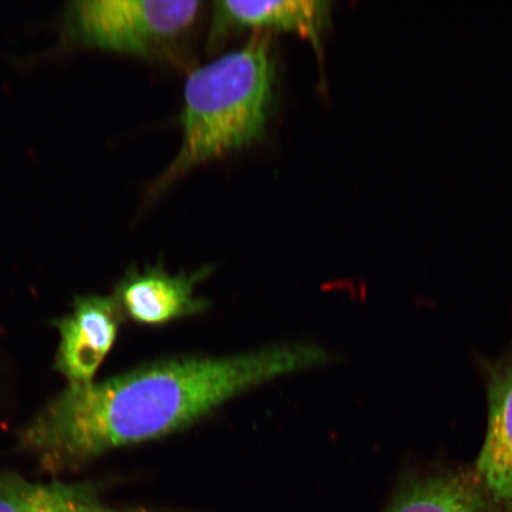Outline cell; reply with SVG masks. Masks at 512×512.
Here are the masks:
<instances>
[{"label": "cell", "instance_id": "cell-1", "mask_svg": "<svg viewBox=\"0 0 512 512\" xmlns=\"http://www.w3.org/2000/svg\"><path fill=\"white\" fill-rule=\"evenodd\" d=\"M275 79L271 40L262 34L194 70L184 85L181 149L151 196L197 166L260 142L273 111Z\"/></svg>", "mask_w": 512, "mask_h": 512}, {"label": "cell", "instance_id": "cell-2", "mask_svg": "<svg viewBox=\"0 0 512 512\" xmlns=\"http://www.w3.org/2000/svg\"><path fill=\"white\" fill-rule=\"evenodd\" d=\"M194 0H85L68 5L64 29L83 47L149 57L195 23Z\"/></svg>", "mask_w": 512, "mask_h": 512}, {"label": "cell", "instance_id": "cell-3", "mask_svg": "<svg viewBox=\"0 0 512 512\" xmlns=\"http://www.w3.org/2000/svg\"><path fill=\"white\" fill-rule=\"evenodd\" d=\"M114 297L75 299L73 310L54 323L60 335L55 368L68 384H88L113 348L124 320Z\"/></svg>", "mask_w": 512, "mask_h": 512}, {"label": "cell", "instance_id": "cell-4", "mask_svg": "<svg viewBox=\"0 0 512 512\" xmlns=\"http://www.w3.org/2000/svg\"><path fill=\"white\" fill-rule=\"evenodd\" d=\"M210 273L211 267L176 275L166 272L163 266H149L144 271L131 268L113 297L124 317L138 324L164 325L208 309V300L197 297L195 288Z\"/></svg>", "mask_w": 512, "mask_h": 512}, {"label": "cell", "instance_id": "cell-5", "mask_svg": "<svg viewBox=\"0 0 512 512\" xmlns=\"http://www.w3.org/2000/svg\"><path fill=\"white\" fill-rule=\"evenodd\" d=\"M488 431L476 477L504 512H512V348L486 367Z\"/></svg>", "mask_w": 512, "mask_h": 512}, {"label": "cell", "instance_id": "cell-6", "mask_svg": "<svg viewBox=\"0 0 512 512\" xmlns=\"http://www.w3.org/2000/svg\"><path fill=\"white\" fill-rule=\"evenodd\" d=\"M331 3L320 0L214 3V36L229 30L256 29L293 32L310 41L320 53L323 31L329 23Z\"/></svg>", "mask_w": 512, "mask_h": 512}, {"label": "cell", "instance_id": "cell-7", "mask_svg": "<svg viewBox=\"0 0 512 512\" xmlns=\"http://www.w3.org/2000/svg\"><path fill=\"white\" fill-rule=\"evenodd\" d=\"M384 512H504L486 494L475 472L435 470L409 475Z\"/></svg>", "mask_w": 512, "mask_h": 512}, {"label": "cell", "instance_id": "cell-8", "mask_svg": "<svg viewBox=\"0 0 512 512\" xmlns=\"http://www.w3.org/2000/svg\"><path fill=\"white\" fill-rule=\"evenodd\" d=\"M0 512H159L114 507L93 483L32 482L16 472L0 471Z\"/></svg>", "mask_w": 512, "mask_h": 512}]
</instances>
